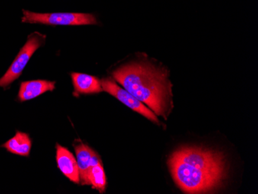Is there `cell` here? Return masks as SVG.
Wrapping results in <instances>:
<instances>
[{
  "mask_svg": "<svg viewBox=\"0 0 258 194\" xmlns=\"http://www.w3.org/2000/svg\"><path fill=\"white\" fill-rule=\"evenodd\" d=\"M169 166L174 181L185 193H207L226 176L224 153L204 148H181L169 158Z\"/></svg>",
  "mask_w": 258,
  "mask_h": 194,
  "instance_id": "cell-1",
  "label": "cell"
},
{
  "mask_svg": "<svg viewBox=\"0 0 258 194\" xmlns=\"http://www.w3.org/2000/svg\"><path fill=\"white\" fill-rule=\"evenodd\" d=\"M112 77L156 115L167 119L172 108V94L166 70L149 62L134 61L117 68Z\"/></svg>",
  "mask_w": 258,
  "mask_h": 194,
  "instance_id": "cell-2",
  "label": "cell"
},
{
  "mask_svg": "<svg viewBox=\"0 0 258 194\" xmlns=\"http://www.w3.org/2000/svg\"><path fill=\"white\" fill-rule=\"evenodd\" d=\"M22 23L52 26L97 25L98 24L94 14L82 13H51L39 14L23 10Z\"/></svg>",
  "mask_w": 258,
  "mask_h": 194,
  "instance_id": "cell-3",
  "label": "cell"
},
{
  "mask_svg": "<svg viewBox=\"0 0 258 194\" xmlns=\"http://www.w3.org/2000/svg\"><path fill=\"white\" fill-rule=\"evenodd\" d=\"M46 38V35L37 31L28 36L25 44L20 49L5 75L0 78L1 88L7 89L21 76L23 71L25 69L33 53L44 45Z\"/></svg>",
  "mask_w": 258,
  "mask_h": 194,
  "instance_id": "cell-4",
  "label": "cell"
},
{
  "mask_svg": "<svg viewBox=\"0 0 258 194\" xmlns=\"http://www.w3.org/2000/svg\"><path fill=\"white\" fill-rule=\"evenodd\" d=\"M101 86H102L103 91H106L108 94L117 98L118 101H121V103L124 104L129 108L146 117L149 121L160 124L156 114L150 108L146 107L143 102L139 101L134 95L129 93L127 90L118 85L112 78H104L101 80Z\"/></svg>",
  "mask_w": 258,
  "mask_h": 194,
  "instance_id": "cell-5",
  "label": "cell"
},
{
  "mask_svg": "<svg viewBox=\"0 0 258 194\" xmlns=\"http://www.w3.org/2000/svg\"><path fill=\"white\" fill-rule=\"evenodd\" d=\"M80 173V183L88 185V173L93 166L102 163L99 155L81 141L74 143Z\"/></svg>",
  "mask_w": 258,
  "mask_h": 194,
  "instance_id": "cell-6",
  "label": "cell"
},
{
  "mask_svg": "<svg viewBox=\"0 0 258 194\" xmlns=\"http://www.w3.org/2000/svg\"><path fill=\"white\" fill-rule=\"evenodd\" d=\"M56 160L60 172L72 182L79 184L80 173L77 159L72 152L58 143L56 144Z\"/></svg>",
  "mask_w": 258,
  "mask_h": 194,
  "instance_id": "cell-7",
  "label": "cell"
},
{
  "mask_svg": "<svg viewBox=\"0 0 258 194\" xmlns=\"http://www.w3.org/2000/svg\"><path fill=\"white\" fill-rule=\"evenodd\" d=\"M55 86L56 82L46 80H34L22 82L18 93L19 100L23 102L34 99L47 91H53Z\"/></svg>",
  "mask_w": 258,
  "mask_h": 194,
  "instance_id": "cell-8",
  "label": "cell"
},
{
  "mask_svg": "<svg viewBox=\"0 0 258 194\" xmlns=\"http://www.w3.org/2000/svg\"><path fill=\"white\" fill-rule=\"evenodd\" d=\"M72 78L76 94L92 95L103 91L101 80L97 77L86 74L72 73Z\"/></svg>",
  "mask_w": 258,
  "mask_h": 194,
  "instance_id": "cell-9",
  "label": "cell"
},
{
  "mask_svg": "<svg viewBox=\"0 0 258 194\" xmlns=\"http://www.w3.org/2000/svg\"><path fill=\"white\" fill-rule=\"evenodd\" d=\"M7 151L17 156H30L32 148V140L27 133L17 131L15 136L2 145Z\"/></svg>",
  "mask_w": 258,
  "mask_h": 194,
  "instance_id": "cell-10",
  "label": "cell"
},
{
  "mask_svg": "<svg viewBox=\"0 0 258 194\" xmlns=\"http://www.w3.org/2000/svg\"><path fill=\"white\" fill-rule=\"evenodd\" d=\"M88 185H91L93 189H97L101 193L106 190L107 178L102 163L93 166L88 173Z\"/></svg>",
  "mask_w": 258,
  "mask_h": 194,
  "instance_id": "cell-11",
  "label": "cell"
}]
</instances>
